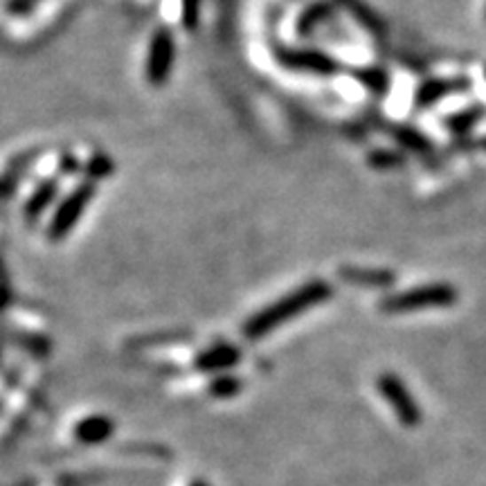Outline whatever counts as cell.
I'll use <instances>...</instances> for the list:
<instances>
[{"mask_svg": "<svg viewBox=\"0 0 486 486\" xmlns=\"http://www.w3.org/2000/svg\"><path fill=\"white\" fill-rule=\"evenodd\" d=\"M333 297V286L325 279H311V282L302 284L288 295L279 297L278 302L268 304L266 309L250 316L243 325V336L248 341H259V338L268 336L282 325H286L293 317L302 316V313L311 311L313 307L329 302Z\"/></svg>", "mask_w": 486, "mask_h": 486, "instance_id": "1", "label": "cell"}, {"mask_svg": "<svg viewBox=\"0 0 486 486\" xmlns=\"http://www.w3.org/2000/svg\"><path fill=\"white\" fill-rule=\"evenodd\" d=\"M459 300L458 288L446 282L421 284V286L408 288V291L389 293L380 300L383 313H417L428 309H448Z\"/></svg>", "mask_w": 486, "mask_h": 486, "instance_id": "2", "label": "cell"}, {"mask_svg": "<svg viewBox=\"0 0 486 486\" xmlns=\"http://www.w3.org/2000/svg\"><path fill=\"white\" fill-rule=\"evenodd\" d=\"M95 194H98V185L90 183V180H83V183H79V185L59 203V208L54 209V215L48 225L50 241H61V239H66L74 228H77L86 208L93 203Z\"/></svg>", "mask_w": 486, "mask_h": 486, "instance_id": "3", "label": "cell"}, {"mask_svg": "<svg viewBox=\"0 0 486 486\" xmlns=\"http://www.w3.org/2000/svg\"><path fill=\"white\" fill-rule=\"evenodd\" d=\"M376 388H379L380 396L385 399V404L394 410L396 419L404 423L405 428H414L421 423V408H419L417 399H414L410 389L405 388L404 380L396 374H380L376 380Z\"/></svg>", "mask_w": 486, "mask_h": 486, "instance_id": "4", "label": "cell"}, {"mask_svg": "<svg viewBox=\"0 0 486 486\" xmlns=\"http://www.w3.org/2000/svg\"><path fill=\"white\" fill-rule=\"evenodd\" d=\"M176 59V41L169 27H158L151 36L146 54V82L151 86H162L169 79Z\"/></svg>", "mask_w": 486, "mask_h": 486, "instance_id": "5", "label": "cell"}, {"mask_svg": "<svg viewBox=\"0 0 486 486\" xmlns=\"http://www.w3.org/2000/svg\"><path fill=\"white\" fill-rule=\"evenodd\" d=\"M275 59L288 70H300V73H313L320 77H333L341 70L338 61L320 50H284L275 52Z\"/></svg>", "mask_w": 486, "mask_h": 486, "instance_id": "6", "label": "cell"}, {"mask_svg": "<svg viewBox=\"0 0 486 486\" xmlns=\"http://www.w3.org/2000/svg\"><path fill=\"white\" fill-rule=\"evenodd\" d=\"M468 88H471V79L468 77H433L426 79L421 86L417 88V93H414V106L419 111H426V108L435 106L442 99L451 98V95H459L466 93Z\"/></svg>", "mask_w": 486, "mask_h": 486, "instance_id": "7", "label": "cell"}, {"mask_svg": "<svg viewBox=\"0 0 486 486\" xmlns=\"http://www.w3.org/2000/svg\"><path fill=\"white\" fill-rule=\"evenodd\" d=\"M338 278L345 279L347 284L354 286H367V288H389L396 284V275L388 268H356V266H342L338 270Z\"/></svg>", "mask_w": 486, "mask_h": 486, "instance_id": "8", "label": "cell"}, {"mask_svg": "<svg viewBox=\"0 0 486 486\" xmlns=\"http://www.w3.org/2000/svg\"><path fill=\"white\" fill-rule=\"evenodd\" d=\"M241 360V349L234 345H215L196 356L194 370L199 372H223Z\"/></svg>", "mask_w": 486, "mask_h": 486, "instance_id": "9", "label": "cell"}, {"mask_svg": "<svg viewBox=\"0 0 486 486\" xmlns=\"http://www.w3.org/2000/svg\"><path fill=\"white\" fill-rule=\"evenodd\" d=\"M484 117H486L484 104H471L468 108H462V111L451 113V115L443 117L442 124L448 133H452V136H458V137H464L468 136V133H471L473 129L484 120Z\"/></svg>", "mask_w": 486, "mask_h": 486, "instance_id": "10", "label": "cell"}, {"mask_svg": "<svg viewBox=\"0 0 486 486\" xmlns=\"http://www.w3.org/2000/svg\"><path fill=\"white\" fill-rule=\"evenodd\" d=\"M59 196V180L57 178H45L39 187L35 190V194L29 196L27 203L23 208L25 219L32 223V221L39 219L43 215L45 209L54 203V199Z\"/></svg>", "mask_w": 486, "mask_h": 486, "instance_id": "11", "label": "cell"}, {"mask_svg": "<svg viewBox=\"0 0 486 486\" xmlns=\"http://www.w3.org/2000/svg\"><path fill=\"white\" fill-rule=\"evenodd\" d=\"M113 435V421L108 417H88L77 423L74 428V437L77 442L86 443V446H98V443L106 442Z\"/></svg>", "mask_w": 486, "mask_h": 486, "instance_id": "12", "label": "cell"}, {"mask_svg": "<svg viewBox=\"0 0 486 486\" xmlns=\"http://www.w3.org/2000/svg\"><path fill=\"white\" fill-rule=\"evenodd\" d=\"M389 136L394 137L396 145L412 151V153H419V156L433 151V142L428 140V136L423 131H419V129L410 127V124H392V127H389Z\"/></svg>", "mask_w": 486, "mask_h": 486, "instance_id": "13", "label": "cell"}, {"mask_svg": "<svg viewBox=\"0 0 486 486\" xmlns=\"http://www.w3.org/2000/svg\"><path fill=\"white\" fill-rule=\"evenodd\" d=\"M354 79L358 83H363L372 95L376 98H385L389 93V86H392V79H389L388 70L379 68V66H370V68H358L354 70Z\"/></svg>", "mask_w": 486, "mask_h": 486, "instance_id": "14", "label": "cell"}, {"mask_svg": "<svg viewBox=\"0 0 486 486\" xmlns=\"http://www.w3.org/2000/svg\"><path fill=\"white\" fill-rule=\"evenodd\" d=\"M329 12L331 10L326 3H316V5L307 7V10L302 12L300 20H297V32H300V35H311L322 20H326Z\"/></svg>", "mask_w": 486, "mask_h": 486, "instance_id": "15", "label": "cell"}, {"mask_svg": "<svg viewBox=\"0 0 486 486\" xmlns=\"http://www.w3.org/2000/svg\"><path fill=\"white\" fill-rule=\"evenodd\" d=\"M367 162H370L372 169L388 171V169H396V167H404L405 156L404 153H399V151H392V149H374L370 151Z\"/></svg>", "mask_w": 486, "mask_h": 486, "instance_id": "16", "label": "cell"}, {"mask_svg": "<svg viewBox=\"0 0 486 486\" xmlns=\"http://www.w3.org/2000/svg\"><path fill=\"white\" fill-rule=\"evenodd\" d=\"M113 169H115L113 161L111 158L102 156V153L93 156L86 162V165H83V174H86V178L90 180V183H95V185H98L99 180L108 178V176L113 174Z\"/></svg>", "mask_w": 486, "mask_h": 486, "instance_id": "17", "label": "cell"}, {"mask_svg": "<svg viewBox=\"0 0 486 486\" xmlns=\"http://www.w3.org/2000/svg\"><path fill=\"white\" fill-rule=\"evenodd\" d=\"M351 12H354L356 20L358 23H363L364 27L370 29L372 35H379V36H385V23L380 20V16H376L374 12L370 10L367 5H363V3H349Z\"/></svg>", "mask_w": 486, "mask_h": 486, "instance_id": "18", "label": "cell"}, {"mask_svg": "<svg viewBox=\"0 0 486 486\" xmlns=\"http://www.w3.org/2000/svg\"><path fill=\"white\" fill-rule=\"evenodd\" d=\"M241 389V380L237 376H219V379L212 380L209 385V394L216 396V399H228Z\"/></svg>", "mask_w": 486, "mask_h": 486, "instance_id": "19", "label": "cell"}, {"mask_svg": "<svg viewBox=\"0 0 486 486\" xmlns=\"http://www.w3.org/2000/svg\"><path fill=\"white\" fill-rule=\"evenodd\" d=\"M200 3L203 0H180V20H183V27L194 32L200 23Z\"/></svg>", "mask_w": 486, "mask_h": 486, "instance_id": "20", "label": "cell"}, {"mask_svg": "<svg viewBox=\"0 0 486 486\" xmlns=\"http://www.w3.org/2000/svg\"><path fill=\"white\" fill-rule=\"evenodd\" d=\"M59 169H61V174L64 176H73V174H79L83 167L79 165V161L74 156H64L61 158V165H59Z\"/></svg>", "mask_w": 486, "mask_h": 486, "instance_id": "21", "label": "cell"}, {"mask_svg": "<svg viewBox=\"0 0 486 486\" xmlns=\"http://www.w3.org/2000/svg\"><path fill=\"white\" fill-rule=\"evenodd\" d=\"M14 176H5V178H0V199H3V196H7L10 194L12 190H14Z\"/></svg>", "mask_w": 486, "mask_h": 486, "instance_id": "22", "label": "cell"}, {"mask_svg": "<svg viewBox=\"0 0 486 486\" xmlns=\"http://www.w3.org/2000/svg\"><path fill=\"white\" fill-rule=\"evenodd\" d=\"M7 300H10V293H7L5 286H0V309H5Z\"/></svg>", "mask_w": 486, "mask_h": 486, "instance_id": "23", "label": "cell"}, {"mask_svg": "<svg viewBox=\"0 0 486 486\" xmlns=\"http://www.w3.org/2000/svg\"><path fill=\"white\" fill-rule=\"evenodd\" d=\"M199 486H208V484H203V482H199Z\"/></svg>", "mask_w": 486, "mask_h": 486, "instance_id": "24", "label": "cell"}, {"mask_svg": "<svg viewBox=\"0 0 486 486\" xmlns=\"http://www.w3.org/2000/svg\"><path fill=\"white\" fill-rule=\"evenodd\" d=\"M484 79H486V66H484Z\"/></svg>", "mask_w": 486, "mask_h": 486, "instance_id": "25", "label": "cell"}]
</instances>
